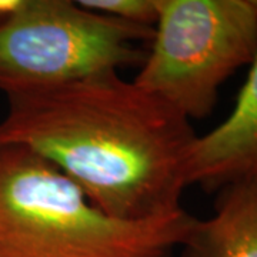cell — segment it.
I'll use <instances>...</instances> for the list:
<instances>
[{"label":"cell","mask_w":257,"mask_h":257,"mask_svg":"<svg viewBox=\"0 0 257 257\" xmlns=\"http://www.w3.org/2000/svg\"><path fill=\"white\" fill-rule=\"evenodd\" d=\"M6 99L0 145L46 159L106 214L142 221L183 210L197 135L156 94L110 72Z\"/></svg>","instance_id":"cell-1"},{"label":"cell","mask_w":257,"mask_h":257,"mask_svg":"<svg viewBox=\"0 0 257 257\" xmlns=\"http://www.w3.org/2000/svg\"><path fill=\"white\" fill-rule=\"evenodd\" d=\"M187 211L128 221L94 206L70 177L19 145H0V257H170Z\"/></svg>","instance_id":"cell-2"},{"label":"cell","mask_w":257,"mask_h":257,"mask_svg":"<svg viewBox=\"0 0 257 257\" xmlns=\"http://www.w3.org/2000/svg\"><path fill=\"white\" fill-rule=\"evenodd\" d=\"M155 28L70 0H23L0 22V90L6 96L140 67Z\"/></svg>","instance_id":"cell-3"},{"label":"cell","mask_w":257,"mask_h":257,"mask_svg":"<svg viewBox=\"0 0 257 257\" xmlns=\"http://www.w3.org/2000/svg\"><path fill=\"white\" fill-rule=\"evenodd\" d=\"M159 18L133 82L189 120L210 114L219 89L257 56L256 0H157Z\"/></svg>","instance_id":"cell-4"},{"label":"cell","mask_w":257,"mask_h":257,"mask_svg":"<svg viewBox=\"0 0 257 257\" xmlns=\"http://www.w3.org/2000/svg\"><path fill=\"white\" fill-rule=\"evenodd\" d=\"M186 177L209 193L257 179V56L229 117L194 139Z\"/></svg>","instance_id":"cell-5"},{"label":"cell","mask_w":257,"mask_h":257,"mask_svg":"<svg viewBox=\"0 0 257 257\" xmlns=\"http://www.w3.org/2000/svg\"><path fill=\"white\" fill-rule=\"evenodd\" d=\"M183 257H257V179L221 187L214 214L194 219Z\"/></svg>","instance_id":"cell-6"},{"label":"cell","mask_w":257,"mask_h":257,"mask_svg":"<svg viewBox=\"0 0 257 257\" xmlns=\"http://www.w3.org/2000/svg\"><path fill=\"white\" fill-rule=\"evenodd\" d=\"M83 8L123 22L155 28L159 18L157 0H79Z\"/></svg>","instance_id":"cell-7"},{"label":"cell","mask_w":257,"mask_h":257,"mask_svg":"<svg viewBox=\"0 0 257 257\" xmlns=\"http://www.w3.org/2000/svg\"><path fill=\"white\" fill-rule=\"evenodd\" d=\"M23 0H0V22L9 18L22 6Z\"/></svg>","instance_id":"cell-8"}]
</instances>
